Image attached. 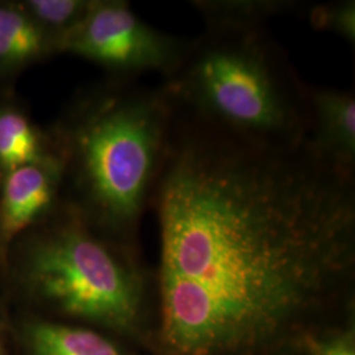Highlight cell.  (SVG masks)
I'll list each match as a JSON object with an SVG mask.
<instances>
[{
    "instance_id": "7",
    "label": "cell",
    "mask_w": 355,
    "mask_h": 355,
    "mask_svg": "<svg viewBox=\"0 0 355 355\" xmlns=\"http://www.w3.org/2000/svg\"><path fill=\"white\" fill-rule=\"evenodd\" d=\"M308 146L325 164L355 171V96L352 91L308 86Z\"/></svg>"
},
{
    "instance_id": "14",
    "label": "cell",
    "mask_w": 355,
    "mask_h": 355,
    "mask_svg": "<svg viewBox=\"0 0 355 355\" xmlns=\"http://www.w3.org/2000/svg\"><path fill=\"white\" fill-rule=\"evenodd\" d=\"M305 343L313 355H355L354 345L350 338L321 341L313 337H306Z\"/></svg>"
},
{
    "instance_id": "6",
    "label": "cell",
    "mask_w": 355,
    "mask_h": 355,
    "mask_svg": "<svg viewBox=\"0 0 355 355\" xmlns=\"http://www.w3.org/2000/svg\"><path fill=\"white\" fill-rule=\"evenodd\" d=\"M64 203L61 159L23 166L0 177V257Z\"/></svg>"
},
{
    "instance_id": "15",
    "label": "cell",
    "mask_w": 355,
    "mask_h": 355,
    "mask_svg": "<svg viewBox=\"0 0 355 355\" xmlns=\"http://www.w3.org/2000/svg\"><path fill=\"white\" fill-rule=\"evenodd\" d=\"M0 355H3V350H1V343H0Z\"/></svg>"
},
{
    "instance_id": "3",
    "label": "cell",
    "mask_w": 355,
    "mask_h": 355,
    "mask_svg": "<svg viewBox=\"0 0 355 355\" xmlns=\"http://www.w3.org/2000/svg\"><path fill=\"white\" fill-rule=\"evenodd\" d=\"M162 86L174 112L230 137L282 149L308 141V86L265 24L205 26Z\"/></svg>"
},
{
    "instance_id": "4",
    "label": "cell",
    "mask_w": 355,
    "mask_h": 355,
    "mask_svg": "<svg viewBox=\"0 0 355 355\" xmlns=\"http://www.w3.org/2000/svg\"><path fill=\"white\" fill-rule=\"evenodd\" d=\"M124 243L105 237L69 204L26 230L0 257L19 291L64 316L129 330L144 278Z\"/></svg>"
},
{
    "instance_id": "10",
    "label": "cell",
    "mask_w": 355,
    "mask_h": 355,
    "mask_svg": "<svg viewBox=\"0 0 355 355\" xmlns=\"http://www.w3.org/2000/svg\"><path fill=\"white\" fill-rule=\"evenodd\" d=\"M26 337L32 355H125L110 340L82 328L38 322Z\"/></svg>"
},
{
    "instance_id": "12",
    "label": "cell",
    "mask_w": 355,
    "mask_h": 355,
    "mask_svg": "<svg viewBox=\"0 0 355 355\" xmlns=\"http://www.w3.org/2000/svg\"><path fill=\"white\" fill-rule=\"evenodd\" d=\"M296 3L268 0H229L193 1L205 20V26L217 24H265L267 19L287 12Z\"/></svg>"
},
{
    "instance_id": "11",
    "label": "cell",
    "mask_w": 355,
    "mask_h": 355,
    "mask_svg": "<svg viewBox=\"0 0 355 355\" xmlns=\"http://www.w3.org/2000/svg\"><path fill=\"white\" fill-rule=\"evenodd\" d=\"M33 23L53 40L57 53L61 41L80 24L92 0H19Z\"/></svg>"
},
{
    "instance_id": "1",
    "label": "cell",
    "mask_w": 355,
    "mask_h": 355,
    "mask_svg": "<svg viewBox=\"0 0 355 355\" xmlns=\"http://www.w3.org/2000/svg\"><path fill=\"white\" fill-rule=\"evenodd\" d=\"M150 205L167 355H257L350 288L354 174L306 142L255 145L173 111Z\"/></svg>"
},
{
    "instance_id": "9",
    "label": "cell",
    "mask_w": 355,
    "mask_h": 355,
    "mask_svg": "<svg viewBox=\"0 0 355 355\" xmlns=\"http://www.w3.org/2000/svg\"><path fill=\"white\" fill-rule=\"evenodd\" d=\"M58 158L49 127L38 125L16 91L0 95V177Z\"/></svg>"
},
{
    "instance_id": "8",
    "label": "cell",
    "mask_w": 355,
    "mask_h": 355,
    "mask_svg": "<svg viewBox=\"0 0 355 355\" xmlns=\"http://www.w3.org/2000/svg\"><path fill=\"white\" fill-rule=\"evenodd\" d=\"M58 55L57 46L21 8L19 0H0V95L15 91L29 67Z\"/></svg>"
},
{
    "instance_id": "13",
    "label": "cell",
    "mask_w": 355,
    "mask_h": 355,
    "mask_svg": "<svg viewBox=\"0 0 355 355\" xmlns=\"http://www.w3.org/2000/svg\"><path fill=\"white\" fill-rule=\"evenodd\" d=\"M309 21L318 31H329L343 38L349 45L355 44V1L345 0L316 6L309 12Z\"/></svg>"
},
{
    "instance_id": "5",
    "label": "cell",
    "mask_w": 355,
    "mask_h": 355,
    "mask_svg": "<svg viewBox=\"0 0 355 355\" xmlns=\"http://www.w3.org/2000/svg\"><path fill=\"white\" fill-rule=\"evenodd\" d=\"M178 37L145 23L123 0H92L80 24L61 41L58 54L98 64L110 78L135 79L145 73L171 76L190 48Z\"/></svg>"
},
{
    "instance_id": "2",
    "label": "cell",
    "mask_w": 355,
    "mask_h": 355,
    "mask_svg": "<svg viewBox=\"0 0 355 355\" xmlns=\"http://www.w3.org/2000/svg\"><path fill=\"white\" fill-rule=\"evenodd\" d=\"M171 121L162 85L108 76L78 91L49 127L64 202L95 230L125 243L150 205Z\"/></svg>"
}]
</instances>
